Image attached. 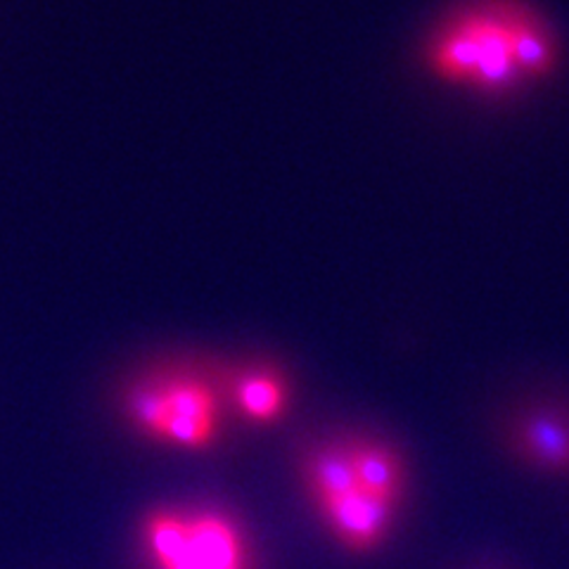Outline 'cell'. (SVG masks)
<instances>
[{
    "mask_svg": "<svg viewBox=\"0 0 569 569\" xmlns=\"http://www.w3.org/2000/svg\"><path fill=\"white\" fill-rule=\"evenodd\" d=\"M397 508V503H389L380 496L353 489L318 510L337 541L353 553H368L387 539Z\"/></svg>",
    "mask_w": 569,
    "mask_h": 569,
    "instance_id": "cell-6",
    "label": "cell"
},
{
    "mask_svg": "<svg viewBox=\"0 0 569 569\" xmlns=\"http://www.w3.org/2000/svg\"><path fill=\"white\" fill-rule=\"evenodd\" d=\"M223 397L236 411L254 425L282 420L290 406V380L282 368L266 361H247L219 370Z\"/></svg>",
    "mask_w": 569,
    "mask_h": 569,
    "instance_id": "cell-5",
    "label": "cell"
},
{
    "mask_svg": "<svg viewBox=\"0 0 569 569\" xmlns=\"http://www.w3.org/2000/svg\"><path fill=\"white\" fill-rule=\"evenodd\" d=\"M301 475L316 508H323L359 489L347 437L318 441L301 456Z\"/></svg>",
    "mask_w": 569,
    "mask_h": 569,
    "instance_id": "cell-7",
    "label": "cell"
},
{
    "mask_svg": "<svg viewBox=\"0 0 569 569\" xmlns=\"http://www.w3.org/2000/svg\"><path fill=\"white\" fill-rule=\"evenodd\" d=\"M347 439L359 489L399 506L406 491V462L401 453L378 437L353 435Z\"/></svg>",
    "mask_w": 569,
    "mask_h": 569,
    "instance_id": "cell-8",
    "label": "cell"
},
{
    "mask_svg": "<svg viewBox=\"0 0 569 569\" xmlns=\"http://www.w3.org/2000/svg\"><path fill=\"white\" fill-rule=\"evenodd\" d=\"M506 441L515 458L550 475H569V408L565 403H531L506 425Z\"/></svg>",
    "mask_w": 569,
    "mask_h": 569,
    "instance_id": "cell-4",
    "label": "cell"
},
{
    "mask_svg": "<svg viewBox=\"0 0 569 569\" xmlns=\"http://www.w3.org/2000/svg\"><path fill=\"white\" fill-rule=\"evenodd\" d=\"M420 64L443 86L512 96L556 74L560 41L527 0H462L427 31Z\"/></svg>",
    "mask_w": 569,
    "mask_h": 569,
    "instance_id": "cell-1",
    "label": "cell"
},
{
    "mask_svg": "<svg viewBox=\"0 0 569 569\" xmlns=\"http://www.w3.org/2000/svg\"><path fill=\"white\" fill-rule=\"evenodd\" d=\"M140 539L154 569H252L242 529L217 510H152Z\"/></svg>",
    "mask_w": 569,
    "mask_h": 569,
    "instance_id": "cell-3",
    "label": "cell"
},
{
    "mask_svg": "<svg viewBox=\"0 0 569 569\" xmlns=\"http://www.w3.org/2000/svg\"><path fill=\"white\" fill-rule=\"evenodd\" d=\"M219 370L190 361L157 363L123 387L121 411L133 430L181 451H207L223 416Z\"/></svg>",
    "mask_w": 569,
    "mask_h": 569,
    "instance_id": "cell-2",
    "label": "cell"
}]
</instances>
